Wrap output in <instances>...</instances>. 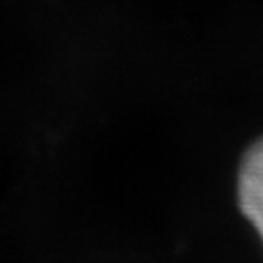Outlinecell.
Returning a JSON list of instances; mask_svg holds the SVG:
<instances>
[{
  "mask_svg": "<svg viewBox=\"0 0 263 263\" xmlns=\"http://www.w3.org/2000/svg\"><path fill=\"white\" fill-rule=\"evenodd\" d=\"M238 205L263 243V136L243 154L236 181Z\"/></svg>",
  "mask_w": 263,
  "mask_h": 263,
  "instance_id": "1",
  "label": "cell"
}]
</instances>
